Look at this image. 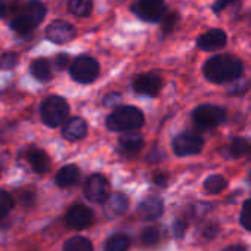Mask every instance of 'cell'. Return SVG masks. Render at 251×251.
Returning a JSON list of instances; mask_svg holds the SVG:
<instances>
[{"label":"cell","instance_id":"1","mask_svg":"<svg viewBox=\"0 0 251 251\" xmlns=\"http://www.w3.org/2000/svg\"><path fill=\"white\" fill-rule=\"evenodd\" d=\"M242 62L230 55H219L210 58L204 65V75L213 83H229L238 80L242 74Z\"/></svg>","mask_w":251,"mask_h":251},{"label":"cell","instance_id":"2","mask_svg":"<svg viewBox=\"0 0 251 251\" xmlns=\"http://www.w3.org/2000/svg\"><path fill=\"white\" fill-rule=\"evenodd\" d=\"M46 12L48 9L42 2H39V0H30L12 18L11 28L18 34H28L45 20Z\"/></svg>","mask_w":251,"mask_h":251},{"label":"cell","instance_id":"3","mask_svg":"<svg viewBox=\"0 0 251 251\" xmlns=\"http://www.w3.org/2000/svg\"><path fill=\"white\" fill-rule=\"evenodd\" d=\"M144 114L136 106H118L106 118V127L112 132H132L144 126Z\"/></svg>","mask_w":251,"mask_h":251},{"label":"cell","instance_id":"4","mask_svg":"<svg viewBox=\"0 0 251 251\" xmlns=\"http://www.w3.org/2000/svg\"><path fill=\"white\" fill-rule=\"evenodd\" d=\"M70 112L67 100L61 96H48L40 105L42 120L49 127H58L59 124L65 123Z\"/></svg>","mask_w":251,"mask_h":251},{"label":"cell","instance_id":"5","mask_svg":"<svg viewBox=\"0 0 251 251\" xmlns=\"http://www.w3.org/2000/svg\"><path fill=\"white\" fill-rule=\"evenodd\" d=\"M192 120L200 129H214L226 120V112L217 105H201L192 112Z\"/></svg>","mask_w":251,"mask_h":251},{"label":"cell","instance_id":"6","mask_svg":"<svg viewBox=\"0 0 251 251\" xmlns=\"http://www.w3.org/2000/svg\"><path fill=\"white\" fill-rule=\"evenodd\" d=\"M71 77L81 83V84H89L92 81L96 80V77L99 75V64L96 59L90 58V56H78L71 68H70Z\"/></svg>","mask_w":251,"mask_h":251},{"label":"cell","instance_id":"7","mask_svg":"<svg viewBox=\"0 0 251 251\" xmlns=\"http://www.w3.org/2000/svg\"><path fill=\"white\" fill-rule=\"evenodd\" d=\"M65 223L74 230H84L95 223V213L84 204H73L65 213Z\"/></svg>","mask_w":251,"mask_h":251},{"label":"cell","instance_id":"8","mask_svg":"<svg viewBox=\"0 0 251 251\" xmlns=\"http://www.w3.org/2000/svg\"><path fill=\"white\" fill-rule=\"evenodd\" d=\"M84 197L96 204H103L106 202L109 194V182L105 176L102 175H92L87 177L84 188H83Z\"/></svg>","mask_w":251,"mask_h":251},{"label":"cell","instance_id":"9","mask_svg":"<svg viewBox=\"0 0 251 251\" xmlns=\"http://www.w3.org/2000/svg\"><path fill=\"white\" fill-rule=\"evenodd\" d=\"M204 141L197 133L185 132L175 138L173 141V151L179 157H188V155H197L202 151Z\"/></svg>","mask_w":251,"mask_h":251},{"label":"cell","instance_id":"10","mask_svg":"<svg viewBox=\"0 0 251 251\" xmlns=\"http://www.w3.org/2000/svg\"><path fill=\"white\" fill-rule=\"evenodd\" d=\"M77 36V30L73 24L67 21H53L46 28V37L58 45H64L71 42Z\"/></svg>","mask_w":251,"mask_h":251},{"label":"cell","instance_id":"11","mask_svg":"<svg viewBox=\"0 0 251 251\" xmlns=\"http://www.w3.org/2000/svg\"><path fill=\"white\" fill-rule=\"evenodd\" d=\"M135 12L145 21L155 23L166 14V3L164 0H139Z\"/></svg>","mask_w":251,"mask_h":251},{"label":"cell","instance_id":"12","mask_svg":"<svg viewBox=\"0 0 251 251\" xmlns=\"http://www.w3.org/2000/svg\"><path fill=\"white\" fill-rule=\"evenodd\" d=\"M161 87H163V80L155 73L141 74L133 81V89L139 95H145V96H157Z\"/></svg>","mask_w":251,"mask_h":251},{"label":"cell","instance_id":"13","mask_svg":"<svg viewBox=\"0 0 251 251\" xmlns=\"http://www.w3.org/2000/svg\"><path fill=\"white\" fill-rule=\"evenodd\" d=\"M138 216L145 220V222H154L157 219H160L164 213V202L161 198L158 197H147L139 205H138V210H136Z\"/></svg>","mask_w":251,"mask_h":251},{"label":"cell","instance_id":"14","mask_svg":"<svg viewBox=\"0 0 251 251\" xmlns=\"http://www.w3.org/2000/svg\"><path fill=\"white\" fill-rule=\"evenodd\" d=\"M227 43V36L223 30H210L207 31L205 34L200 36L198 40H197V45L200 49L202 50H217V49H222L225 48Z\"/></svg>","mask_w":251,"mask_h":251},{"label":"cell","instance_id":"15","mask_svg":"<svg viewBox=\"0 0 251 251\" xmlns=\"http://www.w3.org/2000/svg\"><path fill=\"white\" fill-rule=\"evenodd\" d=\"M87 135V124L80 117H73L64 123L62 127V136L67 141H81Z\"/></svg>","mask_w":251,"mask_h":251},{"label":"cell","instance_id":"16","mask_svg":"<svg viewBox=\"0 0 251 251\" xmlns=\"http://www.w3.org/2000/svg\"><path fill=\"white\" fill-rule=\"evenodd\" d=\"M25 160L30 164V167L36 173H39V175L46 173L49 170V167H50V158H49V155L43 150H39V148L28 150L27 154H25Z\"/></svg>","mask_w":251,"mask_h":251},{"label":"cell","instance_id":"17","mask_svg":"<svg viewBox=\"0 0 251 251\" xmlns=\"http://www.w3.org/2000/svg\"><path fill=\"white\" fill-rule=\"evenodd\" d=\"M78 179H80V170L74 164H68V166L61 167L55 176V182L59 188L74 186L78 182Z\"/></svg>","mask_w":251,"mask_h":251},{"label":"cell","instance_id":"18","mask_svg":"<svg viewBox=\"0 0 251 251\" xmlns=\"http://www.w3.org/2000/svg\"><path fill=\"white\" fill-rule=\"evenodd\" d=\"M118 144H120V148L126 152V154H130V155H135L138 154L142 147H144V138L138 133H123L118 139Z\"/></svg>","mask_w":251,"mask_h":251},{"label":"cell","instance_id":"19","mask_svg":"<svg viewBox=\"0 0 251 251\" xmlns=\"http://www.w3.org/2000/svg\"><path fill=\"white\" fill-rule=\"evenodd\" d=\"M106 204H108V210L111 213H114L115 216H120V214H124L129 210L130 201H129L127 195H124L121 192H115V194H111L108 197Z\"/></svg>","mask_w":251,"mask_h":251},{"label":"cell","instance_id":"20","mask_svg":"<svg viewBox=\"0 0 251 251\" xmlns=\"http://www.w3.org/2000/svg\"><path fill=\"white\" fill-rule=\"evenodd\" d=\"M30 73L31 75L39 80V81H49L52 78V68H50V64L46 61V59H36L30 64Z\"/></svg>","mask_w":251,"mask_h":251},{"label":"cell","instance_id":"21","mask_svg":"<svg viewBox=\"0 0 251 251\" xmlns=\"http://www.w3.org/2000/svg\"><path fill=\"white\" fill-rule=\"evenodd\" d=\"M62 251H95V250H93V244L90 239H87L86 236L77 235L65 241Z\"/></svg>","mask_w":251,"mask_h":251},{"label":"cell","instance_id":"22","mask_svg":"<svg viewBox=\"0 0 251 251\" xmlns=\"http://www.w3.org/2000/svg\"><path fill=\"white\" fill-rule=\"evenodd\" d=\"M129 248H130V238L127 235L117 233L108 238L103 251H129Z\"/></svg>","mask_w":251,"mask_h":251},{"label":"cell","instance_id":"23","mask_svg":"<svg viewBox=\"0 0 251 251\" xmlns=\"http://www.w3.org/2000/svg\"><path fill=\"white\" fill-rule=\"evenodd\" d=\"M93 0H68V11L70 14L84 18L92 14Z\"/></svg>","mask_w":251,"mask_h":251},{"label":"cell","instance_id":"24","mask_svg":"<svg viewBox=\"0 0 251 251\" xmlns=\"http://www.w3.org/2000/svg\"><path fill=\"white\" fill-rule=\"evenodd\" d=\"M226 186H227V180L220 175H213L207 177L204 182V189L207 194H220L222 191L226 189Z\"/></svg>","mask_w":251,"mask_h":251},{"label":"cell","instance_id":"25","mask_svg":"<svg viewBox=\"0 0 251 251\" xmlns=\"http://www.w3.org/2000/svg\"><path fill=\"white\" fill-rule=\"evenodd\" d=\"M21 0H0V20L15 17L21 11Z\"/></svg>","mask_w":251,"mask_h":251},{"label":"cell","instance_id":"26","mask_svg":"<svg viewBox=\"0 0 251 251\" xmlns=\"http://www.w3.org/2000/svg\"><path fill=\"white\" fill-rule=\"evenodd\" d=\"M160 241H161V232L155 226H150V227L144 229L141 233V242L145 247H155L160 244Z\"/></svg>","mask_w":251,"mask_h":251},{"label":"cell","instance_id":"27","mask_svg":"<svg viewBox=\"0 0 251 251\" xmlns=\"http://www.w3.org/2000/svg\"><path fill=\"white\" fill-rule=\"evenodd\" d=\"M229 154L232 157H242L245 154H251V142L247 139H233L229 147Z\"/></svg>","mask_w":251,"mask_h":251},{"label":"cell","instance_id":"28","mask_svg":"<svg viewBox=\"0 0 251 251\" xmlns=\"http://www.w3.org/2000/svg\"><path fill=\"white\" fill-rule=\"evenodd\" d=\"M12 208H14V198H12V195L8 194L3 189H0V220H2L5 216H8Z\"/></svg>","mask_w":251,"mask_h":251},{"label":"cell","instance_id":"29","mask_svg":"<svg viewBox=\"0 0 251 251\" xmlns=\"http://www.w3.org/2000/svg\"><path fill=\"white\" fill-rule=\"evenodd\" d=\"M18 55L15 52H5L0 55V70H14L18 65Z\"/></svg>","mask_w":251,"mask_h":251},{"label":"cell","instance_id":"30","mask_svg":"<svg viewBox=\"0 0 251 251\" xmlns=\"http://www.w3.org/2000/svg\"><path fill=\"white\" fill-rule=\"evenodd\" d=\"M239 222L244 229L251 232V200H247L244 202L241 208V214H239Z\"/></svg>","mask_w":251,"mask_h":251},{"label":"cell","instance_id":"31","mask_svg":"<svg viewBox=\"0 0 251 251\" xmlns=\"http://www.w3.org/2000/svg\"><path fill=\"white\" fill-rule=\"evenodd\" d=\"M177 20H179V17H177L176 12H169V14L166 12V14L163 15V23H161L163 33H164V34L172 33L173 28H175L176 24H177Z\"/></svg>","mask_w":251,"mask_h":251},{"label":"cell","instance_id":"32","mask_svg":"<svg viewBox=\"0 0 251 251\" xmlns=\"http://www.w3.org/2000/svg\"><path fill=\"white\" fill-rule=\"evenodd\" d=\"M121 100V95L118 93H109L103 98V105L106 106H117Z\"/></svg>","mask_w":251,"mask_h":251},{"label":"cell","instance_id":"33","mask_svg":"<svg viewBox=\"0 0 251 251\" xmlns=\"http://www.w3.org/2000/svg\"><path fill=\"white\" fill-rule=\"evenodd\" d=\"M68 62H70V56H68V55H65V53L58 55V56L55 58V61H53V64H55V67H56L58 70H64V68H67Z\"/></svg>","mask_w":251,"mask_h":251},{"label":"cell","instance_id":"34","mask_svg":"<svg viewBox=\"0 0 251 251\" xmlns=\"http://www.w3.org/2000/svg\"><path fill=\"white\" fill-rule=\"evenodd\" d=\"M186 227H188L186 222L177 219V220L175 222V233H176V236H183V233L186 232Z\"/></svg>","mask_w":251,"mask_h":251},{"label":"cell","instance_id":"35","mask_svg":"<svg viewBox=\"0 0 251 251\" xmlns=\"http://www.w3.org/2000/svg\"><path fill=\"white\" fill-rule=\"evenodd\" d=\"M232 2H235V0H217V2L213 5V11L219 14V12H222L226 6H229Z\"/></svg>","mask_w":251,"mask_h":251},{"label":"cell","instance_id":"36","mask_svg":"<svg viewBox=\"0 0 251 251\" xmlns=\"http://www.w3.org/2000/svg\"><path fill=\"white\" fill-rule=\"evenodd\" d=\"M216 235H217V227H216L214 225L205 227V230H204V236H205V238L211 239V238H214Z\"/></svg>","mask_w":251,"mask_h":251},{"label":"cell","instance_id":"37","mask_svg":"<svg viewBox=\"0 0 251 251\" xmlns=\"http://www.w3.org/2000/svg\"><path fill=\"white\" fill-rule=\"evenodd\" d=\"M222 251H247V247L242 244H232V245L223 248Z\"/></svg>","mask_w":251,"mask_h":251},{"label":"cell","instance_id":"38","mask_svg":"<svg viewBox=\"0 0 251 251\" xmlns=\"http://www.w3.org/2000/svg\"><path fill=\"white\" fill-rule=\"evenodd\" d=\"M154 182H155L157 185H160V186H164V185L167 183V176H166V175H157V176L154 177Z\"/></svg>","mask_w":251,"mask_h":251},{"label":"cell","instance_id":"39","mask_svg":"<svg viewBox=\"0 0 251 251\" xmlns=\"http://www.w3.org/2000/svg\"><path fill=\"white\" fill-rule=\"evenodd\" d=\"M250 23H251V12H250Z\"/></svg>","mask_w":251,"mask_h":251}]
</instances>
